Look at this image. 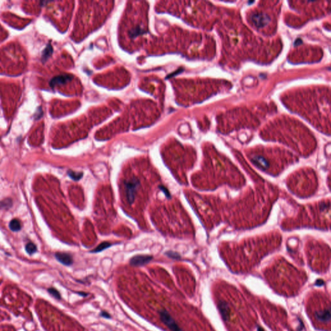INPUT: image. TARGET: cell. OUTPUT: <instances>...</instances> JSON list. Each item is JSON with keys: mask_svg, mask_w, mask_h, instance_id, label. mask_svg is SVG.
Returning <instances> with one entry per match:
<instances>
[{"mask_svg": "<svg viewBox=\"0 0 331 331\" xmlns=\"http://www.w3.org/2000/svg\"><path fill=\"white\" fill-rule=\"evenodd\" d=\"M123 184L127 201L129 204H132L135 201L137 190L140 186V180L136 177H133L124 180Z\"/></svg>", "mask_w": 331, "mask_h": 331, "instance_id": "obj_1", "label": "cell"}, {"mask_svg": "<svg viewBox=\"0 0 331 331\" xmlns=\"http://www.w3.org/2000/svg\"><path fill=\"white\" fill-rule=\"evenodd\" d=\"M160 319L161 322L164 324L171 331H183L179 326L178 325L172 316L166 309L163 308L159 312Z\"/></svg>", "mask_w": 331, "mask_h": 331, "instance_id": "obj_2", "label": "cell"}, {"mask_svg": "<svg viewBox=\"0 0 331 331\" xmlns=\"http://www.w3.org/2000/svg\"><path fill=\"white\" fill-rule=\"evenodd\" d=\"M153 259V256L148 255H137L131 258L129 264L133 266H141L148 264Z\"/></svg>", "mask_w": 331, "mask_h": 331, "instance_id": "obj_3", "label": "cell"}, {"mask_svg": "<svg viewBox=\"0 0 331 331\" xmlns=\"http://www.w3.org/2000/svg\"><path fill=\"white\" fill-rule=\"evenodd\" d=\"M55 258L63 265L70 266L73 263V259L71 255L65 252H56Z\"/></svg>", "mask_w": 331, "mask_h": 331, "instance_id": "obj_4", "label": "cell"}, {"mask_svg": "<svg viewBox=\"0 0 331 331\" xmlns=\"http://www.w3.org/2000/svg\"><path fill=\"white\" fill-rule=\"evenodd\" d=\"M71 78H72V77H71L70 75H68V74L60 75L53 78L50 81L49 85L51 87H55L56 85H62L65 83H67V81H69L71 80Z\"/></svg>", "mask_w": 331, "mask_h": 331, "instance_id": "obj_5", "label": "cell"}, {"mask_svg": "<svg viewBox=\"0 0 331 331\" xmlns=\"http://www.w3.org/2000/svg\"><path fill=\"white\" fill-rule=\"evenodd\" d=\"M315 317L316 319L319 322H329L330 319V308H329L328 309H326V310L316 312Z\"/></svg>", "mask_w": 331, "mask_h": 331, "instance_id": "obj_6", "label": "cell"}, {"mask_svg": "<svg viewBox=\"0 0 331 331\" xmlns=\"http://www.w3.org/2000/svg\"><path fill=\"white\" fill-rule=\"evenodd\" d=\"M9 228L12 232H19L21 228V223L17 219H13L9 223Z\"/></svg>", "mask_w": 331, "mask_h": 331, "instance_id": "obj_7", "label": "cell"}, {"mask_svg": "<svg viewBox=\"0 0 331 331\" xmlns=\"http://www.w3.org/2000/svg\"><path fill=\"white\" fill-rule=\"evenodd\" d=\"M52 53V47L51 45V44H49L42 52L41 60L43 63H45L46 60H47V59L49 58V57L51 56Z\"/></svg>", "mask_w": 331, "mask_h": 331, "instance_id": "obj_8", "label": "cell"}, {"mask_svg": "<svg viewBox=\"0 0 331 331\" xmlns=\"http://www.w3.org/2000/svg\"><path fill=\"white\" fill-rule=\"evenodd\" d=\"M254 23L259 26H264L268 22V19L263 15H257L254 16Z\"/></svg>", "mask_w": 331, "mask_h": 331, "instance_id": "obj_9", "label": "cell"}, {"mask_svg": "<svg viewBox=\"0 0 331 331\" xmlns=\"http://www.w3.org/2000/svg\"><path fill=\"white\" fill-rule=\"evenodd\" d=\"M111 246V244L109 243V242H103V243H102L101 244H100L97 248H95L94 250H91V253H98V252H102L103 250H105V249L108 248Z\"/></svg>", "mask_w": 331, "mask_h": 331, "instance_id": "obj_10", "label": "cell"}, {"mask_svg": "<svg viewBox=\"0 0 331 331\" xmlns=\"http://www.w3.org/2000/svg\"><path fill=\"white\" fill-rule=\"evenodd\" d=\"M67 174H68L69 177L71 179H73V180H75V181L79 180L80 179H81L84 175L83 172H73L72 170H69L68 172H67Z\"/></svg>", "mask_w": 331, "mask_h": 331, "instance_id": "obj_11", "label": "cell"}, {"mask_svg": "<svg viewBox=\"0 0 331 331\" xmlns=\"http://www.w3.org/2000/svg\"><path fill=\"white\" fill-rule=\"evenodd\" d=\"M25 250L28 254L32 255L37 251V247L34 243L29 242L25 245Z\"/></svg>", "mask_w": 331, "mask_h": 331, "instance_id": "obj_12", "label": "cell"}, {"mask_svg": "<svg viewBox=\"0 0 331 331\" xmlns=\"http://www.w3.org/2000/svg\"><path fill=\"white\" fill-rule=\"evenodd\" d=\"M12 206V201L11 199H5L0 201V209H9Z\"/></svg>", "mask_w": 331, "mask_h": 331, "instance_id": "obj_13", "label": "cell"}, {"mask_svg": "<svg viewBox=\"0 0 331 331\" xmlns=\"http://www.w3.org/2000/svg\"><path fill=\"white\" fill-rule=\"evenodd\" d=\"M47 290L49 294H51L53 297L57 299V300H60V299H61V295H60L59 292L56 289H55V288H52V287L49 288Z\"/></svg>", "mask_w": 331, "mask_h": 331, "instance_id": "obj_14", "label": "cell"}, {"mask_svg": "<svg viewBox=\"0 0 331 331\" xmlns=\"http://www.w3.org/2000/svg\"><path fill=\"white\" fill-rule=\"evenodd\" d=\"M165 254L169 257L170 258H172L173 259H179L180 258L179 254L177 253V252H172V251H168L166 252Z\"/></svg>", "mask_w": 331, "mask_h": 331, "instance_id": "obj_15", "label": "cell"}, {"mask_svg": "<svg viewBox=\"0 0 331 331\" xmlns=\"http://www.w3.org/2000/svg\"><path fill=\"white\" fill-rule=\"evenodd\" d=\"M159 188L161 189V190H162L164 192V194H165V195L167 197V198H169V199L171 198V195H170V191H168V190L167 189V188L165 186H161H161H159Z\"/></svg>", "mask_w": 331, "mask_h": 331, "instance_id": "obj_16", "label": "cell"}, {"mask_svg": "<svg viewBox=\"0 0 331 331\" xmlns=\"http://www.w3.org/2000/svg\"><path fill=\"white\" fill-rule=\"evenodd\" d=\"M100 316H101L102 318H104L106 319H110L111 318V315H110L108 312L106 311H102L100 313Z\"/></svg>", "mask_w": 331, "mask_h": 331, "instance_id": "obj_17", "label": "cell"}, {"mask_svg": "<svg viewBox=\"0 0 331 331\" xmlns=\"http://www.w3.org/2000/svg\"><path fill=\"white\" fill-rule=\"evenodd\" d=\"M42 115H43V112H42V109H41V108H40H40H38V110H37L36 113V115H35V119H37V120H38L39 119H40V117H41V116H42Z\"/></svg>", "mask_w": 331, "mask_h": 331, "instance_id": "obj_18", "label": "cell"}, {"mask_svg": "<svg viewBox=\"0 0 331 331\" xmlns=\"http://www.w3.org/2000/svg\"><path fill=\"white\" fill-rule=\"evenodd\" d=\"M78 295H80V296H82V297H87L89 294L86 293V292H76Z\"/></svg>", "mask_w": 331, "mask_h": 331, "instance_id": "obj_19", "label": "cell"}, {"mask_svg": "<svg viewBox=\"0 0 331 331\" xmlns=\"http://www.w3.org/2000/svg\"><path fill=\"white\" fill-rule=\"evenodd\" d=\"M323 283H324V282H323L322 280H318L316 283V285L320 286V285H322V284H323Z\"/></svg>", "mask_w": 331, "mask_h": 331, "instance_id": "obj_20", "label": "cell"}, {"mask_svg": "<svg viewBox=\"0 0 331 331\" xmlns=\"http://www.w3.org/2000/svg\"><path fill=\"white\" fill-rule=\"evenodd\" d=\"M258 331H264V330H263V329L262 328H261V327H259L258 329Z\"/></svg>", "mask_w": 331, "mask_h": 331, "instance_id": "obj_21", "label": "cell"}]
</instances>
